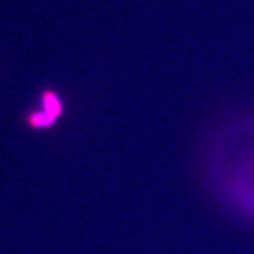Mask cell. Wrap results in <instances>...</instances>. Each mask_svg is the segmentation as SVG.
<instances>
[{"label": "cell", "instance_id": "obj_1", "mask_svg": "<svg viewBox=\"0 0 254 254\" xmlns=\"http://www.w3.org/2000/svg\"><path fill=\"white\" fill-rule=\"evenodd\" d=\"M41 108L43 112L47 113L50 118L53 119L54 122L58 120V118L63 113V103L60 96L51 89H46L41 93Z\"/></svg>", "mask_w": 254, "mask_h": 254}, {"label": "cell", "instance_id": "obj_2", "mask_svg": "<svg viewBox=\"0 0 254 254\" xmlns=\"http://www.w3.org/2000/svg\"><path fill=\"white\" fill-rule=\"evenodd\" d=\"M54 120L50 118L43 110H31L26 116V125L31 130H40V128H48L54 126Z\"/></svg>", "mask_w": 254, "mask_h": 254}]
</instances>
